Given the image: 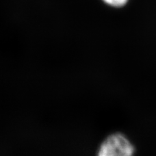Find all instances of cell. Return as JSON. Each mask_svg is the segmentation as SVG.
<instances>
[{
    "label": "cell",
    "instance_id": "6da1fadb",
    "mask_svg": "<svg viewBox=\"0 0 156 156\" xmlns=\"http://www.w3.org/2000/svg\"><path fill=\"white\" fill-rule=\"evenodd\" d=\"M134 153L133 145L124 135L120 133H115L108 136L98 150V155L100 156H130Z\"/></svg>",
    "mask_w": 156,
    "mask_h": 156
},
{
    "label": "cell",
    "instance_id": "7a4b0ae2",
    "mask_svg": "<svg viewBox=\"0 0 156 156\" xmlns=\"http://www.w3.org/2000/svg\"><path fill=\"white\" fill-rule=\"evenodd\" d=\"M104 1L107 4L111 5L120 7L124 5L126 3L127 0H104Z\"/></svg>",
    "mask_w": 156,
    "mask_h": 156
}]
</instances>
